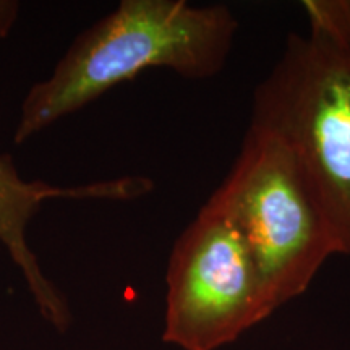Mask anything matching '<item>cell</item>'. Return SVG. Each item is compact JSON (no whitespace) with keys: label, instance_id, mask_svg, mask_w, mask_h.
I'll return each instance as SVG.
<instances>
[{"label":"cell","instance_id":"cell-1","mask_svg":"<svg viewBox=\"0 0 350 350\" xmlns=\"http://www.w3.org/2000/svg\"><path fill=\"white\" fill-rule=\"evenodd\" d=\"M239 21L227 5L187 0H122L78 34L52 75L29 88L13 142L23 144L144 70L206 80L226 67Z\"/></svg>","mask_w":350,"mask_h":350},{"label":"cell","instance_id":"cell-2","mask_svg":"<svg viewBox=\"0 0 350 350\" xmlns=\"http://www.w3.org/2000/svg\"><path fill=\"white\" fill-rule=\"evenodd\" d=\"M250 125L278 138L350 256V52L291 33L253 94Z\"/></svg>","mask_w":350,"mask_h":350},{"label":"cell","instance_id":"cell-3","mask_svg":"<svg viewBox=\"0 0 350 350\" xmlns=\"http://www.w3.org/2000/svg\"><path fill=\"white\" fill-rule=\"evenodd\" d=\"M206 204L240 232L274 312L305 294L323 265L338 255L294 157L278 138L253 125Z\"/></svg>","mask_w":350,"mask_h":350},{"label":"cell","instance_id":"cell-4","mask_svg":"<svg viewBox=\"0 0 350 350\" xmlns=\"http://www.w3.org/2000/svg\"><path fill=\"white\" fill-rule=\"evenodd\" d=\"M165 287L163 340L182 350H219L274 313L240 232L206 203L175 240Z\"/></svg>","mask_w":350,"mask_h":350},{"label":"cell","instance_id":"cell-5","mask_svg":"<svg viewBox=\"0 0 350 350\" xmlns=\"http://www.w3.org/2000/svg\"><path fill=\"white\" fill-rule=\"evenodd\" d=\"M154 182L143 175L109 178L85 185L59 187L41 180H25L10 154H0V243L23 275L42 318L59 332L72 323L68 301L44 274L36 253L26 239L31 219L47 200L131 201L151 193Z\"/></svg>","mask_w":350,"mask_h":350},{"label":"cell","instance_id":"cell-6","mask_svg":"<svg viewBox=\"0 0 350 350\" xmlns=\"http://www.w3.org/2000/svg\"><path fill=\"white\" fill-rule=\"evenodd\" d=\"M308 36L334 49L350 52V0H304Z\"/></svg>","mask_w":350,"mask_h":350},{"label":"cell","instance_id":"cell-7","mask_svg":"<svg viewBox=\"0 0 350 350\" xmlns=\"http://www.w3.org/2000/svg\"><path fill=\"white\" fill-rule=\"evenodd\" d=\"M20 3L15 0H0V41L10 34L18 20Z\"/></svg>","mask_w":350,"mask_h":350}]
</instances>
